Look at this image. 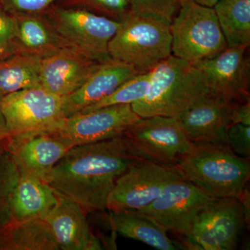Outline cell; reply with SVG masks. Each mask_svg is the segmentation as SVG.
<instances>
[{
    "label": "cell",
    "instance_id": "obj_1",
    "mask_svg": "<svg viewBox=\"0 0 250 250\" xmlns=\"http://www.w3.org/2000/svg\"><path fill=\"white\" fill-rule=\"evenodd\" d=\"M139 158L123 135L75 146L56 164L47 182L87 213L100 211L117 179Z\"/></svg>",
    "mask_w": 250,
    "mask_h": 250
},
{
    "label": "cell",
    "instance_id": "obj_2",
    "mask_svg": "<svg viewBox=\"0 0 250 250\" xmlns=\"http://www.w3.org/2000/svg\"><path fill=\"white\" fill-rule=\"evenodd\" d=\"M150 72L147 95L131 104L133 111L141 118L159 116L179 118L209 94L200 70L172 54Z\"/></svg>",
    "mask_w": 250,
    "mask_h": 250
},
{
    "label": "cell",
    "instance_id": "obj_3",
    "mask_svg": "<svg viewBox=\"0 0 250 250\" xmlns=\"http://www.w3.org/2000/svg\"><path fill=\"white\" fill-rule=\"evenodd\" d=\"M176 165L184 178L213 198H238L248 188L249 159L236 155L229 145L193 143Z\"/></svg>",
    "mask_w": 250,
    "mask_h": 250
},
{
    "label": "cell",
    "instance_id": "obj_4",
    "mask_svg": "<svg viewBox=\"0 0 250 250\" xmlns=\"http://www.w3.org/2000/svg\"><path fill=\"white\" fill-rule=\"evenodd\" d=\"M171 23L131 11L108 43L110 56L132 65L139 73L151 71L172 54Z\"/></svg>",
    "mask_w": 250,
    "mask_h": 250
},
{
    "label": "cell",
    "instance_id": "obj_5",
    "mask_svg": "<svg viewBox=\"0 0 250 250\" xmlns=\"http://www.w3.org/2000/svg\"><path fill=\"white\" fill-rule=\"evenodd\" d=\"M172 54L193 64L228 47L213 7L186 0L171 23Z\"/></svg>",
    "mask_w": 250,
    "mask_h": 250
},
{
    "label": "cell",
    "instance_id": "obj_6",
    "mask_svg": "<svg viewBox=\"0 0 250 250\" xmlns=\"http://www.w3.org/2000/svg\"><path fill=\"white\" fill-rule=\"evenodd\" d=\"M44 14L69 48L100 63L113 59L108 43L121 21L82 8L49 7Z\"/></svg>",
    "mask_w": 250,
    "mask_h": 250
},
{
    "label": "cell",
    "instance_id": "obj_7",
    "mask_svg": "<svg viewBox=\"0 0 250 250\" xmlns=\"http://www.w3.org/2000/svg\"><path fill=\"white\" fill-rule=\"evenodd\" d=\"M250 218L237 197L215 199L197 215L191 228L179 237L192 250H233Z\"/></svg>",
    "mask_w": 250,
    "mask_h": 250
},
{
    "label": "cell",
    "instance_id": "obj_8",
    "mask_svg": "<svg viewBox=\"0 0 250 250\" xmlns=\"http://www.w3.org/2000/svg\"><path fill=\"white\" fill-rule=\"evenodd\" d=\"M10 136L53 132L65 120L63 98L42 87L10 94L1 102Z\"/></svg>",
    "mask_w": 250,
    "mask_h": 250
},
{
    "label": "cell",
    "instance_id": "obj_9",
    "mask_svg": "<svg viewBox=\"0 0 250 250\" xmlns=\"http://www.w3.org/2000/svg\"><path fill=\"white\" fill-rule=\"evenodd\" d=\"M184 178L177 165L139 158L117 179L106 208L143 209L161 195L167 184Z\"/></svg>",
    "mask_w": 250,
    "mask_h": 250
},
{
    "label": "cell",
    "instance_id": "obj_10",
    "mask_svg": "<svg viewBox=\"0 0 250 250\" xmlns=\"http://www.w3.org/2000/svg\"><path fill=\"white\" fill-rule=\"evenodd\" d=\"M123 136L139 158L176 165L192 143L179 118L166 116L141 118Z\"/></svg>",
    "mask_w": 250,
    "mask_h": 250
},
{
    "label": "cell",
    "instance_id": "obj_11",
    "mask_svg": "<svg viewBox=\"0 0 250 250\" xmlns=\"http://www.w3.org/2000/svg\"><path fill=\"white\" fill-rule=\"evenodd\" d=\"M215 198L186 179L167 184L161 195L146 208L139 210L178 237L191 228L197 215Z\"/></svg>",
    "mask_w": 250,
    "mask_h": 250
},
{
    "label": "cell",
    "instance_id": "obj_12",
    "mask_svg": "<svg viewBox=\"0 0 250 250\" xmlns=\"http://www.w3.org/2000/svg\"><path fill=\"white\" fill-rule=\"evenodd\" d=\"M131 104H118L65 118L52 132L70 148L118 137L139 121Z\"/></svg>",
    "mask_w": 250,
    "mask_h": 250
},
{
    "label": "cell",
    "instance_id": "obj_13",
    "mask_svg": "<svg viewBox=\"0 0 250 250\" xmlns=\"http://www.w3.org/2000/svg\"><path fill=\"white\" fill-rule=\"evenodd\" d=\"M246 50L228 47L213 58L192 64L203 75L210 95L232 103L250 102V63Z\"/></svg>",
    "mask_w": 250,
    "mask_h": 250
},
{
    "label": "cell",
    "instance_id": "obj_14",
    "mask_svg": "<svg viewBox=\"0 0 250 250\" xmlns=\"http://www.w3.org/2000/svg\"><path fill=\"white\" fill-rule=\"evenodd\" d=\"M236 103L208 94L179 119L192 143L228 145V131L232 124L233 108Z\"/></svg>",
    "mask_w": 250,
    "mask_h": 250
},
{
    "label": "cell",
    "instance_id": "obj_15",
    "mask_svg": "<svg viewBox=\"0 0 250 250\" xmlns=\"http://www.w3.org/2000/svg\"><path fill=\"white\" fill-rule=\"evenodd\" d=\"M70 147L52 132L10 136L6 151L18 168L47 182L52 168Z\"/></svg>",
    "mask_w": 250,
    "mask_h": 250
},
{
    "label": "cell",
    "instance_id": "obj_16",
    "mask_svg": "<svg viewBox=\"0 0 250 250\" xmlns=\"http://www.w3.org/2000/svg\"><path fill=\"white\" fill-rule=\"evenodd\" d=\"M56 192L58 202L44 220L52 231L59 250L103 249L87 220L88 213L71 199Z\"/></svg>",
    "mask_w": 250,
    "mask_h": 250
},
{
    "label": "cell",
    "instance_id": "obj_17",
    "mask_svg": "<svg viewBox=\"0 0 250 250\" xmlns=\"http://www.w3.org/2000/svg\"><path fill=\"white\" fill-rule=\"evenodd\" d=\"M101 64L74 49H62L42 59L41 87L65 98L78 90Z\"/></svg>",
    "mask_w": 250,
    "mask_h": 250
},
{
    "label": "cell",
    "instance_id": "obj_18",
    "mask_svg": "<svg viewBox=\"0 0 250 250\" xmlns=\"http://www.w3.org/2000/svg\"><path fill=\"white\" fill-rule=\"evenodd\" d=\"M139 73L131 65L112 59L100 67L82 86L63 98L65 118L80 113L115 91L126 81Z\"/></svg>",
    "mask_w": 250,
    "mask_h": 250
},
{
    "label": "cell",
    "instance_id": "obj_19",
    "mask_svg": "<svg viewBox=\"0 0 250 250\" xmlns=\"http://www.w3.org/2000/svg\"><path fill=\"white\" fill-rule=\"evenodd\" d=\"M18 169L19 177L11 200L13 220H44L58 202L56 190L45 181Z\"/></svg>",
    "mask_w": 250,
    "mask_h": 250
},
{
    "label": "cell",
    "instance_id": "obj_20",
    "mask_svg": "<svg viewBox=\"0 0 250 250\" xmlns=\"http://www.w3.org/2000/svg\"><path fill=\"white\" fill-rule=\"evenodd\" d=\"M14 41L19 54L47 58L64 49H70L57 34L45 14L15 16Z\"/></svg>",
    "mask_w": 250,
    "mask_h": 250
},
{
    "label": "cell",
    "instance_id": "obj_21",
    "mask_svg": "<svg viewBox=\"0 0 250 250\" xmlns=\"http://www.w3.org/2000/svg\"><path fill=\"white\" fill-rule=\"evenodd\" d=\"M108 227L125 238L136 240L160 250H177L182 248L171 240L167 231L159 223L139 210H108Z\"/></svg>",
    "mask_w": 250,
    "mask_h": 250
},
{
    "label": "cell",
    "instance_id": "obj_22",
    "mask_svg": "<svg viewBox=\"0 0 250 250\" xmlns=\"http://www.w3.org/2000/svg\"><path fill=\"white\" fill-rule=\"evenodd\" d=\"M42 60L19 53L0 60V102L19 90L41 87Z\"/></svg>",
    "mask_w": 250,
    "mask_h": 250
},
{
    "label": "cell",
    "instance_id": "obj_23",
    "mask_svg": "<svg viewBox=\"0 0 250 250\" xmlns=\"http://www.w3.org/2000/svg\"><path fill=\"white\" fill-rule=\"evenodd\" d=\"M48 225L42 219L14 223L0 236V250H59Z\"/></svg>",
    "mask_w": 250,
    "mask_h": 250
},
{
    "label": "cell",
    "instance_id": "obj_24",
    "mask_svg": "<svg viewBox=\"0 0 250 250\" xmlns=\"http://www.w3.org/2000/svg\"><path fill=\"white\" fill-rule=\"evenodd\" d=\"M228 47L250 45V0H219L213 6Z\"/></svg>",
    "mask_w": 250,
    "mask_h": 250
},
{
    "label": "cell",
    "instance_id": "obj_25",
    "mask_svg": "<svg viewBox=\"0 0 250 250\" xmlns=\"http://www.w3.org/2000/svg\"><path fill=\"white\" fill-rule=\"evenodd\" d=\"M150 71L136 74L118 87L111 95L90 105L79 113H89L113 105H131L137 103L147 95L150 85Z\"/></svg>",
    "mask_w": 250,
    "mask_h": 250
},
{
    "label": "cell",
    "instance_id": "obj_26",
    "mask_svg": "<svg viewBox=\"0 0 250 250\" xmlns=\"http://www.w3.org/2000/svg\"><path fill=\"white\" fill-rule=\"evenodd\" d=\"M19 172L8 152L0 156V236L14 223L11 212V200L17 184Z\"/></svg>",
    "mask_w": 250,
    "mask_h": 250
},
{
    "label": "cell",
    "instance_id": "obj_27",
    "mask_svg": "<svg viewBox=\"0 0 250 250\" xmlns=\"http://www.w3.org/2000/svg\"><path fill=\"white\" fill-rule=\"evenodd\" d=\"M186 0H128L131 12L151 15L172 22Z\"/></svg>",
    "mask_w": 250,
    "mask_h": 250
},
{
    "label": "cell",
    "instance_id": "obj_28",
    "mask_svg": "<svg viewBox=\"0 0 250 250\" xmlns=\"http://www.w3.org/2000/svg\"><path fill=\"white\" fill-rule=\"evenodd\" d=\"M60 0H0V4L14 16L43 14Z\"/></svg>",
    "mask_w": 250,
    "mask_h": 250
},
{
    "label": "cell",
    "instance_id": "obj_29",
    "mask_svg": "<svg viewBox=\"0 0 250 250\" xmlns=\"http://www.w3.org/2000/svg\"><path fill=\"white\" fill-rule=\"evenodd\" d=\"M228 145L236 155L250 159V126L236 123L228 131Z\"/></svg>",
    "mask_w": 250,
    "mask_h": 250
},
{
    "label": "cell",
    "instance_id": "obj_30",
    "mask_svg": "<svg viewBox=\"0 0 250 250\" xmlns=\"http://www.w3.org/2000/svg\"><path fill=\"white\" fill-rule=\"evenodd\" d=\"M96 14L121 21L131 12L128 0H88Z\"/></svg>",
    "mask_w": 250,
    "mask_h": 250
},
{
    "label": "cell",
    "instance_id": "obj_31",
    "mask_svg": "<svg viewBox=\"0 0 250 250\" xmlns=\"http://www.w3.org/2000/svg\"><path fill=\"white\" fill-rule=\"evenodd\" d=\"M16 34V19L0 4V42H14Z\"/></svg>",
    "mask_w": 250,
    "mask_h": 250
},
{
    "label": "cell",
    "instance_id": "obj_32",
    "mask_svg": "<svg viewBox=\"0 0 250 250\" xmlns=\"http://www.w3.org/2000/svg\"><path fill=\"white\" fill-rule=\"evenodd\" d=\"M236 123L250 126V102L246 103H236L235 104L232 112V124Z\"/></svg>",
    "mask_w": 250,
    "mask_h": 250
},
{
    "label": "cell",
    "instance_id": "obj_33",
    "mask_svg": "<svg viewBox=\"0 0 250 250\" xmlns=\"http://www.w3.org/2000/svg\"><path fill=\"white\" fill-rule=\"evenodd\" d=\"M10 139V133L6 125L2 110L0 106V156L6 151Z\"/></svg>",
    "mask_w": 250,
    "mask_h": 250
},
{
    "label": "cell",
    "instance_id": "obj_34",
    "mask_svg": "<svg viewBox=\"0 0 250 250\" xmlns=\"http://www.w3.org/2000/svg\"><path fill=\"white\" fill-rule=\"evenodd\" d=\"M16 54H18V52L14 42H9V43L0 42V60L7 58Z\"/></svg>",
    "mask_w": 250,
    "mask_h": 250
},
{
    "label": "cell",
    "instance_id": "obj_35",
    "mask_svg": "<svg viewBox=\"0 0 250 250\" xmlns=\"http://www.w3.org/2000/svg\"><path fill=\"white\" fill-rule=\"evenodd\" d=\"M197 4L203 5V6H208V7H213L219 0H192Z\"/></svg>",
    "mask_w": 250,
    "mask_h": 250
}]
</instances>
